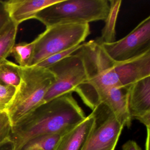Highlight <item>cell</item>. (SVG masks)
<instances>
[{"label": "cell", "mask_w": 150, "mask_h": 150, "mask_svg": "<svg viewBox=\"0 0 150 150\" xmlns=\"http://www.w3.org/2000/svg\"><path fill=\"white\" fill-rule=\"evenodd\" d=\"M110 10L108 0H60L38 12L35 19L46 28L65 24L104 21Z\"/></svg>", "instance_id": "277c9868"}, {"label": "cell", "mask_w": 150, "mask_h": 150, "mask_svg": "<svg viewBox=\"0 0 150 150\" xmlns=\"http://www.w3.org/2000/svg\"><path fill=\"white\" fill-rule=\"evenodd\" d=\"M81 44L77 45L75 47H72L71 49H68L66 50L61 52L57 54H54L46 59L43 60L42 62L36 66H38L43 68H48L55 63L59 62L60 60L67 57L68 56L73 54L78 49L81 47Z\"/></svg>", "instance_id": "ac0fdd59"}, {"label": "cell", "mask_w": 150, "mask_h": 150, "mask_svg": "<svg viewBox=\"0 0 150 150\" xmlns=\"http://www.w3.org/2000/svg\"><path fill=\"white\" fill-rule=\"evenodd\" d=\"M95 124V116L92 112L79 124L61 136L54 150H83Z\"/></svg>", "instance_id": "8fae6325"}, {"label": "cell", "mask_w": 150, "mask_h": 150, "mask_svg": "<svg viewBox=\"0 0 150 150\" xmlns=\"http://www.w3.org/2000/svg\"><path fill=\"white\" fill-rule=\"evenodd\" d=\"M12 125L6 112H0V144L10 139Z\"/></svg>", "instance_id": "ffe728a7"}, {"label": "cell", "mask_w": 150, "mask_h": 150, "mask_svg": "<svg viewBox=\"0 0 150 150\" xmlns=\"http://www.w3.org/2000/svg\"><path fill=\"white\" fill-rule=\"evenodd\" d=\"M19 25L12 21L0 31V64L11 55L15 44Z\"/></svg>", "instance_id": "5bb4252c"}, {"label": "cell", "mask_w": 150, "mask_h": 150, "mask_svg": "<svg viewBox=\"0 0 150 150\" xmlns=\"http://www.w3.org/2000/svg\"><path fill=\"white\" fill-rule=\"evenodd\" d=\"M34 44L21 42L15 44L11 50V54L15 59L19 65L21 67L29 66L33 57Z\"/></svg>", "instance_id": "e0dca14e"}, {"label": "cell", "mask_w": 150, "mask_h": 150, "mask_svg": "<svg viewBox=\"0 0 150 150\" xmlns=\"http://www.w3.org/2000/svg\"><path fill=\"white\" fill-rule=\"evenodd\" d=\"M61 137L58 134L38 136L28 141L21 150H54Z\"/></svg>", "instance_id": "2e32d148"}, {"label": "cell", "mask_w": 150, "mask_h": 150, "mask_svg": "<svg viewBox=\"0 0 150 150\" xmlns=\"http://www.w3.org/2000/svg\"><path fill=\"white\" fill-rule=\"evenodd\" d=\"M130 86L110 89L101 98L99 103V104L102 103L106 105L123 127L128 128H130L132 120L128 103Z\"/></svg>", "instance_id": "30bf717a"}, {"label": "cell", "mask_w": 150, "mask_h": 150, "mask_svg": "<svg viewBox=\"0 0 150 150\" xmlns=\"http://www.w3.org/2000/svg\"><path fill=\"white\" fill-rule=\"evenodd\" d=\"M72 93L43 103L12 126L10 139L14 150H21L28 141L38 136H63L84 121L86 116Z\"/></svg>", "instance_id": "7a4b0ae2"}, {"label": "cell", "mask_w": 150, "mask_h": 150, "mask_svg": "<svg viewBox=\"0 0 150 150\" xmlns=\"http://www.w3.org/2000/svg\"><path fill=\"white\" fill-rule=\"evenodd\" d=\"M122 150H142L135 141L129 140L125 143L122 146Z\"/></svg>", "instance_id": "7402d4cb"}, {"label": "cell", "mask_w": 150, "mask_h": 150, "mask_svg": "<svg viewBox=\"0 0 150 150\" xmlns=\"http://www.w3.org/2000/svg\"><path fill=\"white\" fill-rule=\"evenodd\" d=\"M16 90V88L12 86L0 85V112H6Z\"/></svg>", "instance_id": "d6986e66"}, {"label": "cell", "mask_w": 150, "mask_h": 150, "mask_svg": "<svg viewBox=\"0 0 150 150\" xmlns=\"http://www.w3.org/2000/svg\"><path fill=\"white\" fill-rule=\"evenodd\" d=\"M48 69L55 75V81L45 96V103L66 93L74 92L78 86L87 80L83 60L75 53Z\"/></svg>", "instance_id": "8992f818"}, {"label": "cell", "mask_w": 150, "mask_h": 150, "mask_svg": "<svg viewBox=\"0 0 150 150\" xmlns=\"http://www.w3.org/2000/svg\"><path fill=\"white\" fill-rule=\"evenodd\" d=\"M0 150H14L13 144L10 139L0 144Z\"/></svg>", "instance_id": "603a6c76"}, {"label": "cell", "mask_w": 150, "mask_h": 150, "mask_svg": "<svg viewBox=\"0 0 150 150\" xmlns=\"http://www.w3.org/2000/svg\"><path fill=\"white\" fill-rule=\"evenodd\" d=\"M128 103L132 119L139 121L146 129L150 128V76L130 86Z\"/></svg>", "instance_id": "9c48e42d"}, {"label": "cell", "mask_w": 150, "mask_h": 150, "mask_svg": "<svg viewBox=\"0 0 150 150\" xmlns=\"http://www.w3.org/2000/svg\"><path fill=\"white\" fill-rule=\"evenodd\" d=\"M92 112L96 117L95 125L82 150H115L123 126L102 103Z\"/></svg>", "instance_id": "ba28073f"}, {"label": "cell", "mask_w": 150, "mask_h": 150, "mask_svg": "<svg viewBox=\"0 0 150 150\" xmlns=\"http://www.w3.org/2000/svg\"><path fill=\"white\" fill-rule=\"evenodd\" d=\"M21 78L22 69L20 66L7 59L0 64V85L17 88Z\"/></svg>", "instance_id": "9a60e30c"}, {"label": "cell", "mask_w": 150, "mask_h": 150, "mask_svg": "<svg viewBox=\"0 0 150 150\" xmlns=\"http://www.w3.org/2000/svg\"><path fill=\"white\" fill-rule=\"evenodd\" d=\"M60 0H10L5 1L6 8L12 21L19 25L34 19L41 10Z\"/></svg>", "instance_id": "7c38bea8"}, {"label": "cell", "mask_w": 150, "mask_h": 150, "mask_svg": "<svg viewBox=\"0 0 150 150\" xmlns=\"http://www.w3.org/2000/svg\"><path fill=\"white\" fill-rule=\"evenodd\" d=\"M86 24H65L46 28L34 41V51L29 66L38 64L47 58L80 45L90 35Z\"/></svg>", "instance_id": "5b68a950"}, {"label": "cell", "mask_w": 150, "mask_h": 150, "mask_svg": "<svg viewBox=\"0 0 150 150\" xmlns=\"http://www.w3.org/2000/svg\"><path fill=\"white\" fill-rule=\"evenodd\" d=\"M83 60L87 80L74 92L92 110L108 91L130 86L150 76V51L124 62L113 60L95 40L81 44L74 52Z\"/></svg>", "instance_id": "6da1fadb"}, {"label": "cell", "mask_w": 150, "mask_h": 150, "mask_svg": "<svg viewBox=\"0 0 150 150\" xmlns=\"http://www.w3.org/2000/svg\"><path fill=\"white\" fill-rule=\"evenodd\" d=\"M11 21L4 1H0V31Z\"/></svg>", "instance_id": "44dd1931"}, {"label": "cell", "mask_w": 150, "mask_h": 150, "mask_svg": "<svg viewBox=\"0 0 150 150\" xmlns=\"http://www.w3.org/2000/svg\"><path fill=\"white\" fill-rule=\"evenodd\" d=\"M109 2V12L104 21L105 25L102 30L101 35L95 40L100 45L115 42L116 24L122 1L121 0H110Z\"/></svg>", "instance_id": "4fadbf2b"}, {"label": "cell", "mask_w": 150, "mask_h": 150, "mask_svg": "<svg viewBox=\"0 0 150 150\" xmlns=\"http://www.w3.org/2000/svg\"><path fill=\"white\" fill-rule=\"evenodd\" d=\"M100 45L110 57L117 62L133 59L150 51V16L122 39Z\"/></svg>", "instance_id": "52a82bcc"}, {"label": "cell", "mask_w": 150, "mask_h": 150, "mask_svg": "<svg viewBox=\"0 0 150 150\" xmlns=\"http://www.w3.org/2000/svg\"><path fill=\"white\" fill-rule=\"evenodd\" d=\"M21 69V84L6 111L12 126L45 103V96L55 81L48 68L34 66Z\"/></svg>", "instance_id": "3957f363"}]
</instances>
